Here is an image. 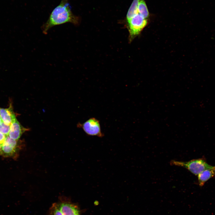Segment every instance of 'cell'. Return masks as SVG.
<instances>
[{"label": "cell", "mask_w": 215, "mask_h": 215, "mask_svg": "<svg viewBox=\"0 0 215 215\" xmlns=\"http://www.w3.org/2000/svg\"><path fill=\"white\" fill-rule=\"evenodd\" d=\"M68 1L61 0L60 4L53 10L47 21L41 27L43 34H47L49 29L56 25L67 23L74 25L79 24V17L72 13Z\"/></svg>", "instance_id": "obj_1"}, {"label": "cell", "mask_w": 215, "mask_h": 215, "mask_svg": "<svg viewBox=\"0 0 215 215\" xmlns=\"http://www.w3.org/2000/svg\"><path fill=\"white\" fill-rule=\"evenodd\" d=\"M170 164L184 167L196 175H198L206 169H215V166L208 164L203 159H193L186 162L172 160L171 161Z\"/></svg>", "instance_id": "obj_2"}, {"label": "cell", "mask_w": 215, "mask_h": 215, "mask_svg": "<svg viewBox=\"0 0 215 215\" xmlns=\"http://www.w3.org/2000/svg\"><path fill=\"white\" fill-rule=\"evenodd\" d=\"M127 22L129 32V41L131 42L141 33L147 26L148 19L144 18L138 13Z\"/></svg>", "instance_id": "obj_3"}, {"label": "cell", "mask_w": 215, "mask_h": 215, "mask_svg": "<svg viewBox=\"0 0 215 215\" xmlns=\"http://www.w3.org/2000/svg\"><path fill=\"white\" fill-rule=\"evenodd\" d=\"M18 140L11 138L6 136L4 142L1 145V155L5 157L16 156L22 145Z\"/></svg>", "instance_id": "obj_4"}, {"label": "cell", "mask_w": 215, "mask_h": 215, "mask_svg": "<svg viewBox=\"0 0 215 215\" xmlns=\"http://www.w3.org/2000/svg\"><path fill=\"white\" fill-rule=\"evenodd\" d=\"M78 125L89 136L100 138L104 136L101 130L99 121L95 118H90L83 123L79 124Z\"/></svg>", "instance_id": "obj_5"}, {"label": "cell", "mask_w": 215, "mask_h": 215, "mask_svg": "<svg viewBox=\"0 0 215 215\" xmlns=\"http://www.w3.org/2000/svg\"><path fill=\"white\" fill-rule=\"evenodd\" d=\"M28 130L22 126L16 119L10 125V129L8 136L11 139L18 140L22 134Z\"/></svg>", "instance_id": "obj_6"}, {"label": "cell", "mask_w": 215, "mask_h": 215, "mask_svg": "<svg viewBox=\"0 0 215 215\" xmlns=\"http://www.w3.org/2000/svg\"><path fill=\"white\" fill-rule=\"evenodd\" d=\"M58 207L63 215H80L77 206L68 202H62L58 204Z\"/></svg>", "instance_id": "obj_7"}, {"label": "cell", "mask_w": 215, "mask_h": 215, "mask_svg": "<svg viewBox=\"0 0 215 215\" xmlns=\"http://www.w3.org/2000/svg\"><path fill=\"white\" fill-rule=\"evenodd\" d=\"M0 116L2 121L8 125L16 119L11 105L7 108H0Z\"/></svg>", "instance_id": "obj_8"}, {"label": "cell", "mask_w": 215, "mask_h": 215, "mask_svg": "<svg viewBox=\"0 0 215 215\" xmlns=\"http://www.w3.org/2000/svg\"><path fill=\"white\" fill-rule=\"evenodd\" d=\"M215 175V169H208L203 171L197 175L199 185L202 186L205 182Z\"/></svg>", "instance_id": "obj_9"}, {"label": "cell", "mask_w": 215, "mask_h": 215, "mask_svg": "<svg viewBox=\"0 0 215 215\" xmlns=\"http://www.w3.org/2000/svg\"><path fill=\"white\" fill-rule=\"evenodd\" d=\"M142 0H133L128 11L126 16L127 21L130 19L136 14L138 13V7Z\"/></svg>", "instance_id": "obj_10"}, {"label": "cell", "mask_w": 215, "mask_h": 215, "mask_svg": "<svg viewBox=\"0 0 215 215\" xmlns=\"http://www.w3.org/2000/svg\"><path fill=\"white\" fill-rule=\"evenodd\" d=\"M138 13L144 18L148 19L149 13L144 0H142L139 2L138 7Z\"/></svg>", "instance_id": "obj_11"}, {"label": "cell", "mask_w": 215, "mask_h": 215, "mask_svg": "<svg viewBox=\"0 0 215 215\" xmlns=\"http://www.w3.org/2000/svg\"><path fill=\"white\" fill-rule=\"evenodd\" d=\"M10 129V125H7L2 121L0 124V132L6 136L9 135Z\"/></svg>", "instance_id": "obj_12"}, {"label": "cell", "mask_w": 215, "mask_h": 215, "mask_svg": "<svg viewBox=\"0 0 215 215\" xmlns=\"http://www.w3.org/2000/svg\"><path fill=\"white\" fill-rule=\"evenodd\" d=\"M53 215H63L59 209L58 204H54L52 206Z\"/></svg>", "instance_id": "obj_13"}, {"label": "cell", "mask_w": 215, "mask_h": 215, "mask_svg": "<svg viewBox=\"0 0 215 215\" xmlns=\"http://www.w3.org/2000/svg\"><path fill=\"white\" fill-rule=\"evenodd\" d=\"M6 136L0 132V144L2 145L4 142Z\"/></svg>", "instance_id": "obj_14"}, {"label": "cell", "mask_w": 215, "mask_h": 215, "mask_svg": "<svg viewBox=\"0 0 215 215\" xmlns=\"http://www.w3.org/2000/svg\"><path fill=\"white\" fill-rule=\"evenodd\" d=\"M1 145L0 144V155H1Z\"/></svg>", "instance_id": "obj_15"}, {"label": "cell", "mask_w": 215, "mask_h": 215, "mask_svg": "<svg viewBox=\"0 0 215 215\" xmlns=\"http://www.w3.org/2000/svg\"><path fill=\"white\" fill-rule=\"evenodd\" d=\"M2 122V120H1V119L0 116V124H1Z\"/></svg>", "instance_id": "obj_16"}]
</instances>
